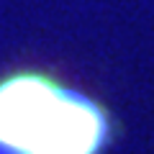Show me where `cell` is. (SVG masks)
Wrapping results in <instances>:
<instances>
[{
	"label": "cell",
	"instance_id": "obj_1",
	"mask_svg": "<svg viewBox=\"0 0 154 154\" xmlns=\"http://www.w3.org/2000/svg\"><path fill=\"white\" fill-rule=\"evenodd\" d=\"M108 105L36 67L0 75V154H105Z\"/></svg>",
	"mask_w": 154,
	"mask_h": 154
}]
</instances>
